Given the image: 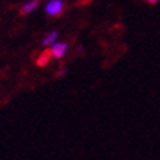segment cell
Instances as JSON below:
<instances>
[{
	"instance_id": "1",
	"label": "cell",
	"mask_w": 160,
	"mask_h": 160,
	"mask_svg": "<svg viewBox=\"0 0 160 160\" xmlns=\"http://www.w3.org/2000/svg\"><path fill=\"white\" fill-rule=\"evenodd\" d=\"M63 10V2L62 0H52L49 2V5L46 8V12L49 15H53V16H59Z\"/></svg>"
},
{
	"instance_id": "2",
	"label": "cell",
	"mask_w": 160,
	"mask_h": 160,
	"mask_svg": "<svg viewBox=\"0 0 160 160\" xmlns=\"http://www.w3.org/2000/svg\"><path fill=\"white\" fill-rule=\"evenodd\" d=\"M66 44L65 43H58V44H54L53 47H52V54H53V58L59 59V58H62L63 54H65V52H66Z\"/></svg>"
},
{
	"instance_id": "3",
	"label": "cell",
	"mask_w": 160,
	"mask_h": 160,
	"mask_svg": "<svg viewBox=\"0 0 160 160\" xmlns=\"http://www.w3.org/2000/svg\"><path fill=\"white\" fill-rule=\"evenodd\" d=\"M52 50H46V52H43V53L40 54V58L37 59V65L38 66H46L47 63H49V60L52 59Z\"/></svg>"
},
{
	"instance_id": "4",
	"label": "cell",
	"mask_w": 160,
	"mask_h": 160,
	"mask_svg": "<svg viewBox=\"0 0 160 160\" xmlns=\"http://www.w3.org/2000/svg\"><path fill=\"white\" fill-rule=\"evenodd\" d=\"M38 2H40V0H31V2H28V3H27V5H25L24 8H22V10H21V12H22L24 15L29 13L31 10H34L35 8H37V5H38Z\"/></svg>"
},
{
	"instance_id": "5",
	"label": "cell",
	"mask_w": 160,
	"mask_h": 160,
	"mask_svg": "<svg viewBox=\"0 0 160 160\" xmlns=\"http://www.w3.org/2000/svg\"><path fill=\"white\" fill-rule=\"evenodd\" d=\"M56 38H58V32H50V34L43 40V43L46 44V46H47V44H52V43H53V41H54Z\"/></svg>"
},
{
	"instance_id": "6",
	"label": "cell",
	"mask_w": 160,
	"mask_h": 160,
	"mask_svg": "<svg viewBox=\"0 0 160 160\" xmlns=\"http://www.w3.org/2000/svg\"><path fill=\"white\" fill-rule=\"evenodd\" d=\"M148 2H150L151 5H154V3H157V0H148Z\"/></svg>"
}]
</instances>
